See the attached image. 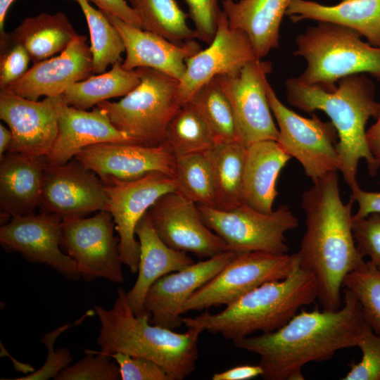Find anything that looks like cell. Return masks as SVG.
I'll return each instance as SVG.
<instances>
[{
    "label": "cell",
    "instance_id": "41",
    "mask_svg": "<svg viewBox=\"0 0 380 380\" xmlns=\"http://www.w3.org/2000/svg\"><path fill=\"white\" fill-rule=\"evenodd\" d=\"M352 229L357 248L361 255L380 270V213L365 217L353 216Z\"/></svg>",
    "mask_w": 380,
    "mask_h": 380
},
{
    "label": "cell",
    "instance_id": "35",
    "mask_svg": "<svg viewBox=\"0 0 380 380\" xmlns=\"http://www.w3.org/2000/svg\"><path fill=\"white\" fill-rule=\"evenodd\" d=\"M81 8L86 18L93 55V74L106 72L109 65L122 62L125 52L123 40L104 13L94 8L88 0H74Z\"/></svg>",
    "mask_w": 380,
    "mask_h": 380
},
{
    "label": "cell",
    "instance_id": "12",
    "mask_svg": "<svg viewBox=\"0 0 380 380\" xmlns=\"http://www.w3.org/2000/svg\"><path fill=\"white\" fill-rule=\"evenodd\" d=\"M272 70L271 62L257 59L247 63L236 75L216 77L230 102L238 140L246 147L259 141L278 140L279 130L266 93Z\"/></svg>",
    "mask_w": 380,
    "mask_h": 380
},
{
    "label": "cell",
    "instance_id": "21",
    "mask_svg": "<svg viewBox=\"0 0 380 380\" xmlns=\"http://www.w3.org/2000/svg\"><path fill=\"white\" fill-rule=\"evenodd\" d=\"M87 42L85 35L77 34L58 56L33 64L4 89L33 101L61 95L71 84L93 74V55Z\"/></svg>",
    "mask_w": 380,
    "mask_h": 380
},
{
    "label": "cell",
    "instance_id": "44",
    "mask_svg": "<svg viewBox=\"0 0 380 380\" xmlns=\"http://www.w3.org/2000/svg\"><path fill=\"white\" fill-rule=\"evenodd\" d=\"M0 89L19 80L27 70L31 61L26 49L10 40L0 46Z\"/></svg>",
    "mask_w": 380,
    "mask_h": 380
},
{
    "label": "cell",
    "instance_id": "20",
    "mask_svg": "<svg viewBox=\"0 0 380 380\" xmlns=\"http://www.w3.org/2000/svg\"><path fill=\"white\" fill-rule=\"evenodd\" d=\"M236 253L226 251L158 279L148 289L144 310L150 322L175 329L183 323L182 308L190 296L216 276Z\"/></svg>",
    "mask_w": 380,
    "mask_h": 380
},
{
    "label": "cell",
    "instance_id": "30",
    "mask_svg": "<svg viewBox=\"0 0 380 380\" xmlns=\"http://www.w3.org/2000/svg\"><path fill=\"white\" fill-rule=\"evenodd\" d=\"M247 147L239 141L217 143L204 154L213 177L215 208L230 210L243 203Z\"/></svg>",
    "mask_w": 380,
    "mask_h": 380
},
{
    "label": "cell",
    "instance_id": "38",
    "mask_svg": "<svg viewBox=\"0 0 380 380\" xmlns=\"http://www.w3.org/2000/svg\"><path fill=\"white\" fill-rule=\"evenodd\" d=\"M85 356L63 369L55 380H119V366L108 354L85 350Z\"/></svg>",
    "mask_w": 380,
    "mask_h": 380
},
{
    "label": "cell",
    "instance_id": "11",
    "mask_svg": "<svg viewBox=\"0 0 380 380\" xmlns=\"http://www.w3.org/2000/svg\"><path fill=\"white\" fill-rule=\"evenodd\" d=\"M115 229L113 216L106 210L91 217L62 221L61 249L76 262L86 281L100 278L118 284L124 281Z\"/></svg>",
    "mask_w": 380,
    "mask_h": 380
},
{
    "label": "cell",
    "instance_id": "31",
    "mask_svg": "<svg viewBox=\"0 0 380 380\" xmlns=\"http://www.w3.org/2000/svg\"><path fill=\"white\" fill-rule=\"evenodd\" d=\"M141 80L135 70H126L122 62L111 65L110 70L75 82L61 94L63 101L75 108L88 110L108 99L125 96L135 89Z\"/></svg>",
    "mask_w": 380,
    "mask_h": 380
},
{
    "label": "cell",
    "instance_id": "13",
    "mask_svg": "<svg viewBox=\"0 0 380 380\" xmlns=\"http://www.w3.org/2000/svg\"><path fill=\"white\" fill-rule=\"evenodd\" d=\"M105 187L108 197L106 210L110 213L115 222L121 260L135 274L139 261L136 227L160 196L176 191V181L163 172H152L136 180L114 182Z\"/></svg>",
    "mask_w": 380,
    "mask_h": 380
},
{
    "label": "cell",
    "instance_id": "17",
    "mask_svg": "<svg viewBox=\"0 0 380 380\" xmlns=\"http://www.w3.org/2000/svg\"><path fill=\"white\" fill-rule=\"evenodd\" d=\"M257 59L247 35L232 28L222 10L209 46L186 60V70L177 89L180 104H185L212 79L220 75H236L247 63Z\"/></svg>",
    "mask_w": 380,
    "mask_h": 380
},
{
    "label": "cell",
    "instance_id": "5",
    "mask_svg": "<svg viewBox=\"0 0 380 380\" xmlns=\"http://www.w3.org/2000/svg\"><path fill=\"white\" fill-rule=\"evenodd\" d=\"M317 295L314 274L299 265L288 277L261 284L222 312L184 317L183 323L187 328L198 327L233 341L257 331L267 334L279 329Z\"/></svg>",
    "mask_w": 380,
    "mask_h": 380
},
{
    "label": "cell",
    "instance_id": "39",
    "mask_svg": "<svg viewBox=\"0 0 380 380\" xmlns=\"http://www.w3.org/2000/svg\"><path fill=\"white\" fill-rule=\"evenodd\" d=\"M357 347L362 353L358 363L351 362L350 370L343 380H380V336L368 331Z\"/></svg>",
    "mask_w": 380,
    "mask_h": 380
},
{
    "label": "cell",
    "instance_id": "46",
    "mask_svg": "<svg viewBox=\"0 0 380 380\" xmlns=\"http://www.w3.org/2000/svg\"><path fill=\"white\" fill-rule=\"evenodd\" d=\"M350 189L352 191L350 198L358 205V209L353 215V217H365L371 213H380V191H364L359 185Z\"/></svg>",
    "mask_w": 380,
    "mask_h": 380
},
{
    "label": "cell",
    "instance_id": "34",
    "mask_svg": "<svg viewBox=\"0 0 380 380\" xmlns=\"http://www.w3.org/2000/svg\"><path fill=\"white\" fill-rule=\"evenodd\" d=\"M186 103L206 122L217 144L239 141L230 102L216 77L201 87Z\"/></svg>",
    "mask_w": 380,
    "mask_h": 380
},
{
    "label": "cell",
    "instance_id": "32",
    "mask_svg": "<svg viewBox=\"0 0 380 380\" xmlns=\"http://www.w3.org/2000/svg\"><path fill=\"white\" fill-rule=\"evenodd\" d=\"M136 11L143 30L158 34L178 44L196 38L186 23L189 14L176 0H127Z\"/></svg>",
    "mask_w": 380,
    "mask_h": 380
},
{
    "label": "cell",
    "instance_id": "42",
    "mask_svg": "<svg viewBox=\"0 0 380 380\" xmlns=\"http://www.w3.org/2000/svg\"><path fill=\"white\" fill-rule=\"evenodd\" d=\"M118 365L122 380H172L156 362L122 353L109 354Z\"/></svg>",
    "mask_w": 380,
    "mask_h": 380
},
{
    "label": "cell",
    "instance_id": "28",
    "mask_svg": "<svg viewBox=\"0 0 380 380\" xmlns=\"http://www.w3.org/2000/svg\"><path fill=\"white\" fill-rule=\"evenodd\" d=\"M286 15L293 23L309 19L349 27L380 48V0H342L331 6L293 0Z\"/></svg>",
    "mask_w": 380,
    "mask_h": 380
},
{
    "label": "cell",
    "instance_id": "9",
    "mask_svg": "<svg viewBox=\"0 0 380 380\" xmlns=\"http://www.w3.org/2000/svg\"><path fill=\"white\" fill-rule=\"evenodd\" d=\"M299 265L298 253H236L216 276L190 296L182 313L229 306L262 284L288 277Z\"/></svg>",
    "mask_w": 380,
    "mask_h": 380
},
{
    "label": "cell",
    "instance_id": "40",
    "mask_svg": "<svg viewBox=\"0 0 380 380\" xmlns=\"http://www.w3.org/2000/svg\"><path fill=\"white\" fill-rule=\"evenodd\" d=\"M75 324H67L55 330L46 333L42 338L48 353L45 363L38 370L15 380H46L55 378L63 369L69 366L72 360L68 348H61L54 350V343L57 338L65 331Z\"/></svg>",
    "mask_w": 380,
    "mask_h": 380
},
{
    "label": "cell",
    "instance_id": "22",
    "mask_svg": "<svg viewBox=\"0 0 380 380\" xmlns=\"http://www.w3.org/2000/svg\"><path fill=\"white\" fill-rule=\"evenodd\" d=\"M104 14L123 40L126 54L122 66L126 70L149 68L179 81L186 70V60L202 49L194 39L182 44H175L158 34L128 24L115 15Z\"/></svg>",
    "mask_w": 380,
    "mask_h": 380
},
{
    "label": "cell",
    "instance_id": "37",
    "mask_svg": "<svg viewBox=\"0 0 380 380\" xmlns=\"http://www.w3.org/2000/svg\"><path fill=\"white\" fill-rule=\"evenodd\" d=\"M342 288L355 296L367 323L380 336V270L370 260L365 262L345 277Z\"/></svg>",
    "mask_w": 380,
    "mask_h": 380
},
{
    "label": "cell",
    "instance_id": "36",
    "mask_svg": "<svg viewBox=\"0 0 380 380\" xmlns=\"http://www.w3.org/2000/svg\"><path fill=\"white\" fill-rule=\"evenodd\" d=\"M176 191L198 205L215 208V188L209 161L203 153L176 157Z\"/></svg>",
    "mask_w": 380,
    "mask_h": 380
},
{
    "label": "cell",
    "instance_id": "24",
    "mask_svg": "<svg viewBox=\"0 0 380 380\" xmlns=\"http://www.w3.org/2000/svg\"><path fill=\"white\" fill-rule=\"evenodd\" d=\"M135 234L139 243L138 276L126 296L132 311L137 315L144 311L146 295L158 279L183 270L194 261L186 252L172 248L163 241L147 212L139 221Z\"/></svg>",
    "mask_w": 380,
    "mask_h": 380
},
{
    "label": "cell",
    "instance_id": "29",
    "mask_svg": "<svg viewBox=\"0 0 380 380\" xmlns=\"http://www.w3.org/2000/svg\"><path fill=\"white\" fill-rule=\"evenodd\" d=\"M8 34L11 42L26 49L32 64L62 52L78 34L62 12H43L25 18Z\"/></svg>",
    "mask_w": 380,
    "mask_h": 380
},
{
    "label": "cell",
    "instance_id": "43",
    "mask_svg": "<svg viewBox=\"0 0 380 380\" xmlns=\"http://www.w3.org/2000/svg\"><path fill=\"white\" fill-rule=\"evenodd\" d=\"M189 9V16L195 26L196 38L210 44L213 39L217 20L222 9L218 0H184Z\"/></svg>",
    "mask_w": 380,
    "mask_h": 380
},
{
    "label": "cell",
    "instance_id": "45",
    "mask_svg": "<svg viewBox=\"0 0 380 380\" xmlns=\"http://www.w3.org/2000/svg\"><path fill=\"white\" fill-rule=\"evenodd\" d=\"M94 3L104 13L115 15L124 22L143 29L136 11L127 3V0H88Z\"/></svg>",
    "mask_w": 380,
    "mask_h": 380
},
{
    "label": "cell",
    "instance_id": "23",
    "mask_svg": "<svg viewBox=\"0 0 380 380\" xmlns=\"http://www.w3.org/2000/svg\"><path fill=\"white\" fill-rule=\"evenodd\" d=\"M108 142L137 144L111 123L103 109L95 106L91 110H82L63 101L58 115L57 136L46 159L63 165L87 146Z\"/></svg>",
    "mask_w": 380,
    "mask_h": 380
},
{
    "label": "cell",
    "instance_id": "16",
    "mask_svg": "<svg viewBox=\"0 0 380 380\" xmlns=\"http://www.w3.org/2000/svg\"><path fill=\"white\" fill-rule=\"evenodd\" d=\"M62 219L42 212L11 217L0 228V243L27 260L48 265L68 281L81 278L76 262L61 247Z\"/></svg>",
    "mask_w": 380,
    "mask_h": 380
},
{
    "label": "cell",
    "instance_id": "48",
    "mask_svg": "<svg viewBox=\"0 0 380 380\" xmlns=\"http://www.w3.org/2000/svg\"><path fill=\"white\" fill-rule=\"evenodd\" d=\"M366 138L372 155L380 165V112L375 123L366 131Z\"/></svg>",
    "mask_w": 380,
    "mask_h": 380
},
{
    "label": "cell",
    "instance_id": "8",
    "mask_svg": "<svg viewBox=\"0 0 380 380\" xmlns=\"http://www.w3.org/2000/svg\"><path fill=\"white\" fill-rule=\"evenodd\" d=\"M196 205L205 224L224 241L227 251L235 253L286 254L285 233L298 226V220L285 205L270 213L246 204L230 210Z\"/></svg>",
    "mask_w": 380,
    "mask_h": 380
},
{
    "label": "cell",
    "instance_id": "19",
    "mask_svg": "<svg viewBox=\"0 0 380 380\" xmlns=\"http://www.w3.org/2000/svg\"><path fill=\"white\" fill-rule=\"evenodd\" d=\"M75 158L105 185L136 180L152 172L174 177L176 168V157L164 144L100 143L84 148Z\"/></svg>",
    "mask_w": 380,
    "mask_h": 380
},
{
    "label": "cell",
    "instance_id": "7",
    "mask_svg": "<svg viewBox=\"0 0 380 380\" xmlns=\"http://www.w3.org/2000/svg\"><path fill=\"white\" fill-rule=\"evenodd\" d=\"M139 84L117 102L104 101L103 109L111 123L137 144H163L167 127L182 105L177 97L179 80L149 68H137Z\"/></svg>",
    "mask_w": 380,
    "mask_h": 380
},
{
    "label": "cell",
    "instance_id": "25",
    "mask_svg": "<svg viewBox=\"0 0 380 380\" xmlns=\"http://www.w3.org/2000/svg\"><path fill=\"white\" fill-rule=\"evenodd\" d=\"M46 160L10 152L0 158L1 217L32 214L39 206Z\"/></svg>",
    "mask_w": 380,
    "mask_h": 380
},
{
    "label": "cell",
    "instance_id": "15",
    "mask_svg": "<svg viewBox=\"0 0 380 380\" xmlns=\"http://www.w3.org/2000/svg\"><path fill=\"white\" fill-rule=\"evenodd\" d=\"M61 95L33 101L0 90V118L12 132L7 152L37 159L49 153L58 133Z\"/></svg>",
    "mask_w": 380,
    "mask_h": 380
},
{
    "label": "cell",
    "instance_id": "49",
    "mask_svg": "<svg viewBox=\"0 0 380 380\" xmlns=\"http://www.w3.org/2000/svg\"><path fill=\"white\" fill-rule=\"evenodd\" d=\"M15 0H0V42L5 40L8 33L5 32V20L8 10Z\"/></svg>",
    "mask_w": 380,
    "mask_h": 380
},
{
    "label": "cell",
    "instance_id": "26",
    "mask_svg": "<svg viewBox=\"0 0 380 380\" xmlns=\"http://www.w3.org/2000/svg\"><path fill=\"white\" fill-rule=\"evenodd\" d=\"M293 0H223L229 26L248 37L258 59L279 47L282 18Z\"/></svg>",
    "mask_w": 380,
    "mask_h": 380
},
{
    "label": "cell",
    "instance_id": "10",
    "mask_svg": "<svg viewBox=\"0 0 380 380\" xmlns=\"http://www.w3.org/2000/svg\"><path fill=\"white\" fill-rule=\"evenodd\" d=\"M266 93L279 127L277 141L301 164L306 176L314 182L327 173L339 170L338 136L331 122L323 121L315 113L305 118L289 109L278 99L269 82Z\"/></svg>",
    "mask_w": 380,
    "mask_h": 380
},
{
    "label": "cell",
    "instance_id": "33",
    "mask_svg": "<svg viewBox=\"0 0 380 380\" xmlns=\"http://www.w3.org/2000/svg\"><path fill=\"white\" fill-rule=\"evenodd\" d=\"M217 144L203 118L189 103L181 106L170 121L163 144L175 157L205 153Z\"/></svg>",
    "mask_w": 380,
    "mask_h": 380
},
{
    "label": "cell",
    "instance_id": "50",
    "mask_svg": "<svg viewBox=\"0 0 380 380\" xmlns=\"http://www.w3.org/2000/svg\"><path fill=\"white\" fill-rule=\"evenodd\" d=\"M12 140V132L2 124H0V158L7 151Z\"/></svg>",
    "mask_w": 380,
    "mask_h": 380
},
{
    "label": "cell",
    "instance_id": "27",
    "mask_svg": "<svg viewBox=\"0 0 380 380\" xmlns=\"http://www.w3.org/2000/svg\"><path fill=\"white\" fill-rule=\"evenodd\" d=\"M291 158L277 141L263 140L250 144L244 168V204L260 213H272L278 195L277 178Z\"/></svg>",
    "mask_w": 380,
    "mask_h": 380
},
{
    "label": "cell",
    "instance_id": "1",
    "mask_svg": "<svg viewBox=\"0 0 380 380\" xmlns=\"http://www.w3.org/2000/svg\"><path fill=\"white\" fill-rule=\"evenodd\" d=\"M336 310H303L279 329L233 341L237 348L257 354L266 380H303L310 362L331 359L339 350L357 346L371 328L355 296L343 288Z\"/></svg>",
    "mask_w": 380,
    "mask_h": 380
},
{
    "label": "cell",
    "instance_id": "4",
    "mask_svg": "<svg viewBox=\"0 0 380 380\" xmlns=\"http://www.w3.org/2000/svg\"><path fill=\"white\" fill-rule=\"evenodd\" d=\"M94 311L101 324L96 339L100 352L147 358L162 367L172 380H183L194 372L201 328L189 327L179 334L152 324L148 312L133 313L122 288L110 309L95 305Z\"/></svg>",
    "mask_w": 380,
    "mask_h": 380
},
{
    "label": "cell",
    "instance_id": "47",
    "mask_svg": "<svg viewBox=\"0 0 380 380\" xmlns=\"http://www.w3.org/2000/svg\"><path fill=\"white\" fill-rule=\"evenodd\" d=\"M262 368L258 365H239L225 371L215 373L213 380H249L262 376Z\"/></svg>",
    "mask_w": 380,
    "mask_h": 380
},
{
    "label": "cell",
    "instance_id": "2",
    "mask_svg": "<svg viewBox=\"0 0 380 380\" xmlns=\"http://www.w3.org/2000/svg\"><path fill=\"white\" fill-rule=\"evenodd\" d=\"M302 195L306 230L297 252L300 266L317 280V298L323 310H336L341 304L345 277L365 261L353 234L351 198L343 203L337 171L312 182Z\"/></svg>",
    "mask_w": 380,
    "mask_h": 380
},
{
    "label": "cell",
    "instance_id": "6",
    "mask_svg": "<svg viewBox=\"0 0 380 380\" xmlns=\"http://www.w3.org/2000/svg\"><path fill=\"white\" fill-rule=\"evenodd\" d=\"M356 31L338 24L319 21L298 34L294 56L306 61L298 79L331 92L343 77L367 73L380 80V48L361 39Z\"/></svg>",
    "mask_w": 380,
    "mask_h": 380
},
{
    "label": "cell",
    "instance_id": "14",
    "mask_svg": "<svg viewBox=\"0 0 380 380\" xmlns=\"http://www.w3.org/2000/svg\"><path fill=\"white\" fill-rule=\"evenodd\" d=\"M107 203L105 184L93 171L75 158L63 165L46 159L39 205L43 212L64 221L106 210Z\"/></svg>",
    "mask_w": 380,
    "mask_h": 380
},
{
    "label": "cell",
    "instance_id": "18",
    "mask_svg": "<svg viewBox=\"0 0 380 380\" xmlns=\"http://www.w3.org/2000/svg\"><path fill=\"white\" fill-rule=\"evenodd\" d=\"M147 213L164 243L201 259L227 251L224 241L202 220L197 205L177 191L160 196Z\"/></svg>",
    "mask_w": 380,
    "mask_h": 380
},
{
    "label": "cell",
    "instance_id": "3",
    "mask_svg": "<svg viewBox=\"0 0 380 380\" xmlns=\"http://www.w3.org/2000/svg\"><path fill=\"white\" fill-rule=\"evenodd\" d=\"M337 83L336 89L329 92L291 77L285 82L286 94L291 106L310 113L322 110L329 117L338 136L339 171L352 189L358 185L361 159L366 161L371 176L376 175L380 167L369 148L365 129L370 118L378 117L380 103L375 99L374 82L365 74L349 75Z\"/></svg>",
    "mask_w": 380,
    "mask_h": 380
}]
</instances>
